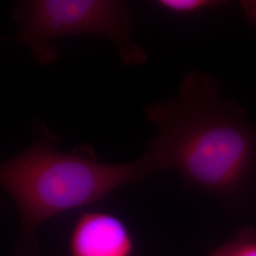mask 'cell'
Instances as JSON below:
<instances>
[{
	"label": "cell",
	"mask_w": 256,
	"mask_h": 256,
	"mask_svg": "<svg viewBox=\"0 0 256 256\" xmlns=\"http://www.w3.org/2000/svg\"><path fill=\"white\" fill-rule=\"evenodd\" d=\"M220 88L212 74L192 70L176 95L148 104L144 112L156 133L146 152L158 172L176 170L188 187L240 205L256 191V124Z\"/></svg>",
	"instance_id": "obj_1"
},
{
	"label": "cell",
	"mask_w": 256,
	"mask_h": 256,
	"mask_svg": "<svg viewBox=\"0 0 256 256\" xmlns=\"http://www.w3.org/2000/svg\"><path fill=\"white\" fill-rule=\"evenodd\" d=\"M223 3L224 2L214 0H158L156 2V6L160 9L180 16L192 14Z\"/></svg>",
	"instance_id": "obj_6"
},
{
	"label": "cell",
	"mask_w": 256,
	"mask_h": 256,
	"mask_svg": "<svg viewBox=\"0 0 256 256\" xmlns=\"http://www.w3.org/2000/svg\"><path fill=\"white\" fill-rule=\"evenodd\" d=\"M208 256H256V228H242L229 241L210 250Z\"/></svg>",
	"instance_id": "obj_5"
},
{
	"label": "cell",
	"mask_w": 256,
	"mask_h": 256,
	"mask_svg": "<svg viewBox=\"0 0 256 256\" xmlns=\"http://www.w3.org/2000/svg\"><path fill=\"white\" fill-rule=\"evenodd\" d=\"M32 129L30 144L0 165L1 185L20 214L14 256H42L36 234L46 220L96 203L124 185L158 172L146 151L132 162H101L95 150L84 144L61 151L62 140L42 120H34Z\"/></svg>",
	"instance_id": "obj_2"
},
{
	"label": "cell",
	"mask_w": 256,
	"mask_h": 256,
	"mask_svg": "<svg viewBox=\"0 0 256 256\" xmlns=\"http://www.w3.org/2000/svg\"><path fill=\"white\" fill-rule=\"evenodd\" d=\"M12 19L18 26L16 42L28 46L41 66L59 58L57 40L82 34L110 39L126 66L147 61L146 52L134 39V19L126 1L25 0L14 6Z\"/></svg>",
	"instance_id": "obj_3"
},
{
	"label": "cell",
	"mask_w": 256,
	"mask_h": 256,
	"mask_svg": "<svg viewBox=\"0 0 256 256\" xmlns=\"http://www.w3.org/2000/svg\"><path fill=\"white\" fill-rule=\"evenodd\" d=\"M134 240L126 224L106 212H84L68 241L70 256H133Z\"/></svg>",
	"instance_id": "obj_4"
},
{
	"label": "cell",
	"mask_w": 256,
	"mask_h": 256,
	"mask_svg": "<svg viewBox=\"0 0 256 256\" xmlns=\"http://www.w3.org/2000/svg\"><path fill=\"white\" fill-rule=\"evenodd\" d=\"M241 5L250 22L256 25V1H242Z\"/></svg>",
	"instance_id": "obj_7"
}]
</instances>
